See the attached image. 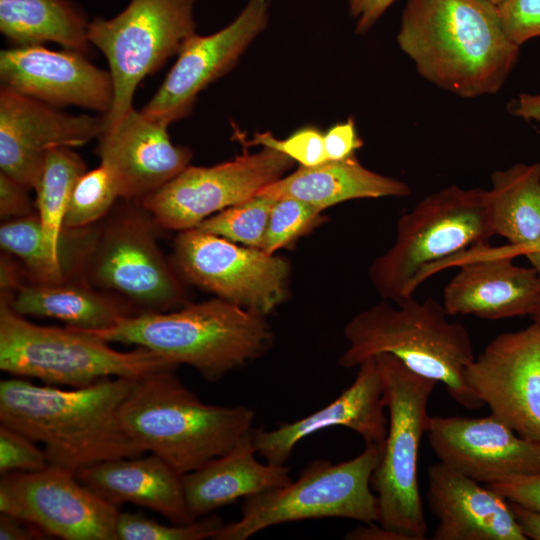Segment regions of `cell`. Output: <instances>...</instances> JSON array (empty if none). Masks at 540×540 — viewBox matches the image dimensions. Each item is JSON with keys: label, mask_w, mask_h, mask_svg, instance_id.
Segmentation results:
<instances>
[{"label": "cell", "mask_w": 540, "mask_h": 540, "mask_svg": "<svg viewBox=\"0 0 540 540\" xmlns=\"http://www.w3.org/2000/svg\"><path fill=\"white\" fill-rule=\"evenodd\" d=\"M1 249L18 258L35 283L67 280L65 267L51 255L37 212L4 221L0 227Z\"/></svg>", "instance_id": "obj_31"}, {"label": "cell", "mask_w": 540, "mask_h": 540, "mask_svg": "<svg viewBox=\"0 0 540 540\" xmlns=\"http://www.w3.org/2000/svg\"><path fill=\"white\" fill-rule=\"evenodd\" d=\"M516 523L527 539L540 540V512L521 504L510 502Z\"/></svg>", "instance_id": "obj_45"}, {"label": "cell", "mask_w": 540, "mask_h": 540, "mask_svg": "<svg viewBox=\"0 0 540 540\" xmlns=\"http://www.w3.org/2000/svg\"><path fill=\"white\" fill-rule=\"evenodd\" d=\"M147 213L120 215L91 236L78 269L85 282L115 293L146 311H167L186 303L179 275L163 256Z\"/></svg>", "instance_id": "obj_11"}, {"label": "cell", "mask_w": 540, "mask_h": 540, "mask_svg": "<svg viewBox=\"0 0 540 540\" xmlns=\"http://www.w3.org/2000/svg\"><path fill=\"white\" fill-rule=\"evenodd\" d=\"M225 523L212 513L186 524L166 525L141 513H119L117 540H204L214 539Z\"/></svg>", "instance_id": "obj_34"}, {"label": "cell", "mask_w": 540, "mask_h": 540, "mask_svg": "<svg viewBox=\"0 0 540 540\" xmlns=\"http://www.w3.org/2000/svg\"><path fill=\"white\" fill-rule=\"evenodd\" d=\"M374 357L388 410L387 435L371 477L378 523L407 540H424L428 526L418 483V451L428 427L427 404L437 382L411 371L391 354Z\"/></svg>", "instance_id": "obj_8"}, {"label": "cell", "mask_w": 540, "mask_h": 540, "mask_svg": "<svg viewBox=\"0 0 540 540\" xmlns=\"http://www.w3.org/2000/svg\"><path fill=\"white\" fill-rule=\"evenodd\" d=\"M382 446L365 444L360 454L339 463L315 460L289 484L243 499L240 518L224 524L214 540H246L275 525L310 519L378 522L371 477Z\"/></svg>", "instance_id": "obj_9"}, {"label": "cell", "mask_w": 540, "mask_h": 540, "mask_svg": "<svg viewBox=\"0 0 540 540\" xmlns=\"http://www.w3.org/2000/svg\"><path fill=\"white\" fill-rule=\"evenodd\" d=\"M487 190L450 185L420 200L396 225L392 246L373 260L369 278L382 297L401 303L418 288L429 266L494 236L490 227Z\"/></svg>", "instance_id": "obj_6"}, {"label": "cell", "mask_w": 540, "mask_h": 540, "mask_svg": "<svg viewBox=\"0 0 540 540\" xmlns=\"http://www.w3.org/2000/svg\"><path fill=\"white\" fill-rule=\"evenodd\" d=\"M0 512L65 540H117L118 506L83 485L75 473L49 465L0 480Z\"/></svg>", "instance_id": "obj_14"}, {"label": "cell", "mask_w": 540, "mask_h": 540, "mask_svg": "<svg viewBox=\"0 0 540 540\" xmlns=\"http://www.w3.org/2000/svg\"><path fill=\"white\" fill-rule=\"evenodd\" d=\"M168 126L132 107L119 123L99 135L97 154L120 198L141 201L183 171L189 148L174 145Z\"/></svg>", "instance_id": "obj_20"}, {"label": "cell", "mask_w": 540, "mask_h": 540, "mask_svg": "<svg viewBox=\"0 0 540 540\" xmlns=\"http://www.w3.org/2000/svg\"><path fill=\"white\" fill-rule=\"evenodd\" d=\"M82 331L107 343L146 348L177 367L194 368L209 382L261 358L274 343L267 317L218 297L171 312H138L110 328Z\"/></svg>", "instance_id": "obj_3"}, {"label": "cell", "mask_w": 540, "mask_h": 540, "mask_svg": "<svg viewBox=\"0 0 540 540\" xmlns=\"http://www.w3.org/2000/svg\"><path fill=\"white\" fill-rule=\"evenodd\" d=\"M426 433L440 462L480 483L540 472V442L521 437L492 414L429 416Z\"/></svg>", "instance_id": "obj_18"}, {"label": "cell", "mask_w": 540, "mask_h": 540, "mask_svg": "<svg viewBox=\"0 0 540 540\" xmlns=\"http://www.w3.org/2000/svg\"><path fill=\"white\" fill-rule=\"evenodd\" d=\"M322 210L305 202L283 198L271 209L262 250L276 254L307 234L324 220Z\"/></svg>", "instance_id": "obj_35"}, {"label": "cell", "mask_w": 540, "mask_h": 540, "mask_svg": "<svg viewBox=\"0 0 540 540\" xmlns=\"http://www.w3.org/2000/svg\"><path fill=\"white\" fill-rule=\"evenodd\" d=\"M526 256L540 275V238L531 244L520 248H512L509 245L491 247L489 244L479 245L467 250L463 258L465 261L482 257H508L514 259L517 256Z\"/></svg>", "instance_id": "obj_42"}, {"label": "cell", "mask_w": 540, "mask_h": 540, "mask_svg": "<svg viewBox=\"0 0 540 540\" xmlns=\"http://www.w3.org/2000/svg\"><path fill=\"white\" fill-rule=\"evenodd\" d=\"M119 197L109 171L99 165L76 181L63 220L64 231L86 229L101 219Z\"/></svg>", "instance_id": "obj_33"}, {"label": "cell", "mask_w": 540, "mask_h": 540, "mask_svg": "<svg viewBox=\"0 0 540 540\" xmlns=\"http://www.w3.org/2000/svg\"><path fill=\"white\" fill-rule=\"evenodd\" d=\"M383 384L375 357L358 366L352 384L321 409L274 429H252L258 455L266 462L283 465L295 446L321 430L342 426L359 434L365 444L383 445L388 429Z\"/></svg>", "instance_id": "obj_21"}, {"label": "cell", "mask_w": 540, "mask_h": 540, "mask_svg": "<svg viewBox=\"0 0 540 540\" xmlns=\"http://www.w3.org/2000/svg\"><path fill=\"white\" fill-rule=\"evenodd\" d=\"M6 293L11 307L23 316L48 317L81 330H103L134 314L119 297L104 294L85 281L28 283ZM138 313V312H137Z\"/></svg>", "instance_id": "obj_27"}, {"label": "cell", "mask_w": 540, "mask_h": 540, "mask_svg": "<svg viewBox=\"0 0 540 540\" xmlns=\"http://www.w3.org/2000/svg\"><path fill=\"white\" fill-rule=\"evenodd\" d=\"M327 159L341 161L355 156V152L363 145L352 118L332 126L324 134Z\"/></svg>", "instance_id": "obj_40"}, {"label": "cell", "mask_w": 540, "mask_h": 540, "mask_svg": "<svg viewBox=\"0 0 540 540\" xmlns=\"http://www.w3.org/2000/svg\"><path fill=\"white\" fill-rule=\"evenodd\" d=\"M86 172L83 159L67 147L46 153L43 167L34 187L36 211L52 257L65 267L63 259V220L72 189Z\"/></svg>", "instance_id": "obj_30"}, {"label": "cell", "mask_w": 540, "mask_h": 540, "mask_svg": "<svg viewBox=\"0 0 540 540\" xmlns=\"http://www.w3.org/2000/svg\"><path fill=\"white\" fill-rule=\"evenodd\" d=\"M104 128V116L67 114L1 85V172L28 190L34 189L49 150L85 145Z\"/></svg>", "instance_id": "obj_17"}, {"label": "cell", "mask_w": 540, "mask_h": 540, "mask_svg": "<svg viewBox=\"0 0 540 540\" xmlns=\"http://www.w3.org/2000/svg\"><path fill=\"white\" fill-rule=\"evenodd\" d=\"M395 0H348L349 13L357 34L367 33Z\"/></svg>", "instance_id": "obj_43"}, {"label": "cell", "mask_w": 540, "mask_h": 540, "mask_svg": "<svg viewBox=\"0 0 540 540\" xmlns=\"http://www.w3.org/2000/svg\"><path fill=\"white\" fill-rule=\"evenodd\" d=\"M136 379L111 377L62 389L21 377L0 382V422L43 446L50 465L76 473L146 451L123 429L119 409Z\"/></svg>", "instance_id": "obj_1"}, {"label": "cell", "mask_w": 540, "mask_h": 540, "mask_svg": "<svg viewBox=\"0 0 540 540\" xmlns=\"http://www.w3.org/2000/svg\"><path fill=\"white\" fill-rule=\"evenodd\" d=\"M397 43L424 79L464 98L499 92L520 49L487 0H407Z\"/></svg>", "instance_id": "obj_2"}, {"label": "cell", "mask_w": 540, "mask_h": 540, "mask_svg": "<svg viewBox=\"0 0 540 540\" xmlns=\"http://www.w3.org/2000/svg\"><path fill=\"white\" fill-rule=\"evenodd\" d=\"M28 189L0 172V217L7 221L36 213Z\"/></svg>", "instance_id": "obj_41"}, {"label": "cell", "mask_w": 540, "mask_h": 540, "mask_svg": "<svg viewBox=\"0 0 540 540\" xmlns=\"http://www.w3.org/2000/svg\"><path fill=\"white\" fill-rule=\"evenodd\" d=\"M496 6H499L504 0H487Z\"/></svg>", "instance_id": "obj_49"}, {"label": "cell", "mask_w": 540, "mask_h": 540, "mask_svg": "<svg viewBox=\"0 0 540 540\" xmlns=\"http://www.w3.org/2000/svg\"><path fill=\"white\" fill-rule=\"evenodd\" d=\"M410 194L406 183L364 167L356 156L341 161L328 160L312 167L300 166L257 193L274 200L296 199L322 211L348 200Z\"/></svg>", "instance_id": "obj_26"}, {"label": "cell", "mask_w": 540, "mask_h": 540, "mask_svg": "<svg viewBox=\"0 0 540 540\" xmlns=\"http://www.w3.org/2000/svg\"><path fill=\"white\" fill-rule=\"evenodd\" d=\"M487 214L494 235L520 248L540 238V163H517L491 175Z\"/></svg>", "instance_id": "obj_29"}, {"label": "cell", "mask_w": 540, "mask_h": 540, "mask_svg": "<svg viewBox=\"0 0 540 540\" xmlns=\"http://www.w3.org/2000/svg\"><path fill=\"white\" fill-rule=\"evenodd\" d=\"M248 145L275 149L303 167H312L328 161L324 134L311 127L300 129L284 140L276 139L270 132L257 133Z\"/></svg>", "instance_id": "obj_36"}, {"label": "cell", "mask_w": 540, "mask_h": 540, "mask_svg": "<svg viewBox=\"0 0 540 540\" xmlns=\"http://www.w3.org/2000/svg\"><path fill=\"white\" fill-rule=\"evenodd\" d=\"M275 200L256 195L205 219L198 227L232 242L262 249Z\"/></svg>", "instance_id": "obj_32"}, {"label": "cell", "mask_w": 540, "mask_h": 540, "mask_svg": "<svg viewBox=\"0 0 540 540\" xmlns=\"http://www.w3.org/2000/svg\"><path fill=\"white\" fill-rule=\"evenodd\" d=\"M257 455L251 430L223 455L182 475L191 518L199 519L237 499L283 487L292 481L285 464L262 463Z\"/></svg>", "instance_id": "obj_25"}, {"label": "cell", "mask_w": 540, "mask_h": 540, "mask_svg": "<svg viewBox=\"0 0 540 540\" xmlns=\"http://www.w3.org/2000/svg\"><path fill=\"white\" fill-rule=\"evenodd\" d=\"M89 24L70 0H0V31L13 46L54 42L87 56Z\"/></svg>", "instance_id": "obj_28"}, {"label": "cell", "mask_w": 540, "mask_h": 540, "mask_svg": "<svg viewBox=\"0 0 540 540\" xmlns=\"http://www.w3.org/2000/svg\"><path fill=\"white\" fill-rule=\"evenodd\" d=\"M171 264L185 281L265 317L289 293L290 265L285 258L199 228L180 231Z\"/></svg>", "instance_id": "obj_12"}, {"label": "cell", "mask_w": 540, "mask_h": 540, "mask_svg": "<svg viewBox=\"0 0 540 540\" xmlns=\"http://www.w3.org/2000/svg\"><path fill=\"white\" fill-rule=\"evenodd\" d=\"M510 502L540 512V472L486 484Z\"/></svg>", "instance_id": "obj_39"}, {"label": "cell", "mask_w": 540, "mask_h": 540, "mask_svg": "<svg viewBox=\"0 0 540 540\" xmlns=\"http://www.w3.org/2000/svg\"><path fill=\"white\" fill-rule=\"evenodd\" d=\"M76 478L108 502L153 510L174 524L194 521L187 508L182 475L161 457L107 460L81 469Z\"/></svg>", "instance_id": "obj_24"}, {"label": "cell", "mask_w": 540, "mask_h": 540, "mask_svg": "<svg viewBox=\"0 0 540 540\" xmlns=\"http://www.w3.org/2000/svg\"><path fill=\"white\" fill-rule=\"evenodd\" d=\"M271 1L248 0L223 29L188 38L165 80L141 112L166 126L189 115L198 94L229 72L267 27Z\"/></svg>", "instance_id": "obj_16"}, {"label": "cell", "mask_w": 540, "mask_h": 540, "mask_svg": "<svg viewBox=\"0 0 540 540\" xmlns=\"http://www.w3.org/2000/svg\"><path fill=\"white\" fill-rule=\"evenodd\" d=\"M254 418L244 405L203 402L174 368L136 379L119 409L125 432L181 475L229 451L253 429Z\"/></svg>", "instance_id": "obj_4"}, {"label": "cell", "mask_w": 540, "mask_h": 540, "mask_svg": "<svg viewBox=\"0 0 540 540\" xmlns=\"http://www.w3.org/2000/svg\"><path fill=\"white\" fill-rule=\"evenodd\" d=\"M464 381L493 416L540 442V331L534 322L492 339L466 367Z\"/></svg>", "instance_id": "obj_15"}, {"label": "cell", "mask_w": 540, "mask_h": 540, "mask_svg": "<svg viewBox=\"0 0 540 540\" xmlns=\"http://www.w3.org/2000/svg\"><path fill=\"white\" fill-rule=\"evenodd\" d=\"M1 85L52 106L74 105L106 115L114 99L110 71L86 55L43 45L13 46L0 52Z\"/></svg>", "instance_id": "obj_19"}, {"label": "cell", "mask_w": 540, "mask_h": 540, "mask_svg": "<svg viewBox=\"0 0 540 540\" xmlns=\"http://www.w3.org/2000/svg\"><path fill=\"white\" fill-rule=\"evenodd\" d=\"M46 453L37 442L21 432L0 425V473L36 472L49 466Z\"/></svg>", "instance_id": "obj_37"}, {"label": "cell", "mask_w": 540, "mask_h": 540, "mask_svg": "<svg viewBox=\"0 0 540 540\" xmlns=\"http://www.w3.org/2000/svg\"><path fill=\"white\" fill-rule=\"evenodd\" d=\"M539 301L540 275L534 267L508 257H482L459 265L442 304L450 316L500 320L531 315Z\"/></svg>", "instance_id": "obj_23"}, {"label": "cell", "mask_w": 540, "mask_h": 540, "mask_svg": "<svg viewBox=\"0 0 540 540\" xmlns=\"http://www.w3.org/2000/svg\"><path fill=\"white\" fill-rule=\"evenodd\" d=\"M344 538L349 540H407L402 534L373 523H364V525L349 531Z\"/></svg>", "instance_id": "obj_46"}, {"label": "cell", "mask_w": 540, "mask_h": 540, "mask_svg": "<svg viewBox=\"0 0 540 540\" xmlns=\"http://www.w3.org/2000/svg\"><path fill=\"white\" fill-rule=\"evenodd\" d=\"M23 284L20 283L19 273L11 258L7 253L1 255L0 263V286L1 292L12 294L13 290H18Z\"/></svg>", "instance_id": "obj_47"}, {"label": "cell", "mask_w": 540, "mask_h": 540, "mask_svg": "<svg viewBox=\"0 0 540 540\" xmlns=\"http://www.w3.org/2000/svg\"><path fill=\"white\" fill-rule=\"evenodd\" d=\"M196 1L131 0L115 17L90 22L89 42L106 57L114 86L111 110L103 115L104 129L116 126L133 107L139 83L196 34Z\"/></svg>", "instance_id": "obj_10"}, {"label": "cell", "mask_w": 540, "mask_h": 540, "mask_svg": "<svg viewBox=\"0 0 540 540\" xmlns=\"http://www.w3.org/2000/svg\"><path fill=\"white\" fill-rule=\"evenodd\" d=\"M48 536L36 525L0 512V539L1 540H35L45 539Z\"/></svg>", "instance_id": "obj_44"}, {"label": "cell", "mask_w": 540, "mask_h": 540, "mask_svg": "<svg viewBox=\"0 0 540 540\" xmlns=\"http://www.w3.org/2000/svg\"><path fill=\"white\" fill-rule=\"evenodd\" d=\"M294 160L263 147L210 167L187 166L172 180L142 199V208L157 227L184 231L244 202L279 180Z\"/></svg>", "instance_id": "obj_13"}, {"label": "cell", "mask_w": 540, "mask_h": 540, "mask_svg": "<svg viewBox=\"0 0 540 540\" xmlns=\"http://www.w3.org/2000/svg\"><path fill=\"white\" fill-rule=\"evenodd\" d=\"M530 316L532 317L533 322L537 325L540 331V301Z\"/></svg>", "instance_id": "obj_48"}, {"label": "cell", "mask_w": 540, "mask_h": 540, "mask_svg": "<svg viewBox=\"0 0 540 540\" xmlns=\"http://www.w3.org/2000/svg\"><path fill=\"white\" fill-rule=\"evenodd\" d=\"M166 368L177 366L146 348L121 352L79 329L34 324L1 292L0 369L10 375L79 388L104 378L138 379Z\"/></svg>", "instance_id": "obj_7"}, {"label": "cell", "mask_w": 540, "mask_h": 540, "mask_svg": "<svg viewBox=\"0 0 540 540\" xmlns=\"http://www.w3.org/2000/svg\"><path fill=\"white\" fill-rule=\"evenodd\" d=\"M449 316L433 298L420 302L411 297L401 303L383 299L346 323L348 345L338 362L350 369L378 354H391L411 371L443 384L461 406L479 409L484 404L464 381L475 358L473 342L466 327Z\"/></svg>", "instance_id": "obj_5"}, {"label": "cell", "mask_w": 540, "mask_h": 540, "mask_svg": "<svg viewBox=\"0 0 540 540\" xmlns=\"http://www.w3.org/2000/svg\"><path fill=\"white\" fill-rule=\"evenodd\" d=\"M427 500L433 540H526L507 499L440 461L428 469Z\"/></svg>", "instance_id": "obj_22"}, {"label": "cell", "mask_w": 540, "mask_h": 540, "mask_svg": "<svg viewBox=\"0 0 540 540\" xmlns=\"http://www.w3.org/2000/svg\"><path fill=\"white\" fill-rule=\"evenodd\" d=\"M504 28L517 45L540 37V0H504L499 6Z\"/></svg>", "instance_id": "obj_38"}]
</instances>
